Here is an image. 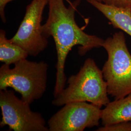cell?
<instances>
[{"label":"cell","mask_w":131,"mask_h":131,"mask_svg":"<svg viewBox=\"0 0 131 131\" xmlns=\"http://www.w3.org/2000/svg\"><path fill=\"white\" fill-rule=\"evenodd\" d=\"M49 0H32L27 5L19 29L10 40L23 48L29 56H37L48 45L42 33V15Z\"/></svg>","instance_id":"6"},{"label":"cell","mask_w":131,"mask_h":131,"mask_svg":"<svg viewBox=\"0 0 131 131\" xmlns=\"http://www.w3.org/2000/svg\"><path fill=\"white\" fill-rule=\"evenodd\" d=\"M103 3L118 8H131V0H103Z\"/></svg>","instance_id":"12"},{"label":"cell","mask_w":131,"mask_h":131,"mask_svg":"<svg viewBox=\"0 0 131 131\" xmlns=\"http://www.w3.org/2000/svg\"><path fill=\"white\" fill-rule=\"evenodd\" d=\"M102 47L108 55L102 70L108 94L115 100L123 98L131 93V54L123 32L106 38Z\"/></svg>","instance_id":"4"},{"label":"cell","mask_w":131,"mask_h":131,"mask_svg":"<svg viewBox=\"0 0 131 131\" xmlns=\"http://www.w3.org/2000/svg\"><path fill=\"white\" fill-rule=\"evenodd\" d=\"M131 121V93L123 98L110 102L102 110L103 126Z\"/></svg>","instance_id":"9"},{"label":"cell","mask_w":131,"mask_h":131,"mask_svg":"<svg viewBox=\"0 0 131 131\" xmlns=\"http://www.w3.org/2000/svg\"><path fill=\"white\" fill-rule=\"evenodd\" d=\"M96 131H131V121L118 122L99 127Z\"/></svg>","instance_id":"11"},{"label":"cell","mask_w":131,"mask_h":131,"mask_svg":"<svg viewBox=\"0 0 131 131\" xmlns=\"http://www.w3.org/2000/svg\"><path fill=\"white\" fill-rule=\"evenodd\" d=\"M81 0H75L67 7L64 0H49V13L42 25L43 35L54 39L57 53L56 81L54 97L65 88L67 81L65 67L67 57L72 48L79 46V54L84 56L94 48L102 47L104 40L85 33L75 20V13Z\"/></svg>","instance_id":"1"},{"label":"cell","mask_w":131,"mask_h":131,"mask_svg":"<svg viewBox=\"0 0 131 131\" xmlns=\"http://www.w3.org/2000/svg\"><path fill=\"white\" fill-rule=\"evenodd\" d=\"M28 53L23 48L7 39L6 32L0 30V61L10 66L16 62L27 58Z\"/></svg>","instance_id":"10"},{"label":"cell","mask_w":131,"mask_h":131,"mask_svg":"<svg viewBox=\"0 0 131 131\" xmlns=\"http://www.w3.org/2000/svg\"><path fill=\"white\" fill-rule=\"evenodd\" d=\"M67 84L68 86L52 101L54 106L59 107L71 102H84L101 108L110 102L102 70L91 58L85 60L76 74L70 76Z\"/></svg>","instance_id":"2"},{"label":"cell","mask_w":131,"mask_h":131,"mask_svg":"<svg viewBox=\"0 0 131 131\" xmlns=\"http://www.w3.org/2000/svg\"><path fill=\"white\" fill-rule=\"evenodd\" d=\"M101 108L84 102L66 103L49 119V131H83L97 126L101 120Z\"/></svg>","instance_id":"7"},{"label":"cell","mask_w":131,"mask_h":131,"mask_svg":"<svg viewBox=\"0 0 131 131\" xmlns=\"http://www.w3.org/2000/svg\"><path fill=\"white\" fill-rule=\"evenodd\" d=\"M86 1L103 14L114 28L121 30L131 37V8H118L97 0Z\"/></svg>","instance_id":"8"},{"label":"cell","mask_w":131,"mask_h":131,"mask_svg":"<svg viewBox=\"0 0 131 131\" xmlns=\"http://www.w3.org/2000/svg\"><path fill=\"white\" fill-rule=\"evenodd\" d=\"M30 105L18 98L13 91L0 90L1 127L7 125L14 131H49L41 114L33 111Z\"/></svg>","instance_id":"5"},{"label":"cell","mask_w":131,"mask_h":131,"mask_svg":"<svg viewBox=\"0 0 131 131\" xmlns=\"http://www.w3.org/2000/svg\"><path fill=\"white\" fill-rule=\"evenodd\" d=\"M14 0H0V17L2 21L5 23L6 18L5 14V8L9 3Z\"/></svg>","instance_id":"13"},{"label":"cell","mask_w":131,"mask_h":131,"mask_svg":"<svg viewBox=\"0 0 131 131\" xmlns=\"http://www.w3.org/2000/svg\"><path fill=\"white\" fill-rule=\"evenodd\" d=\"M13 68L3 64L0 68V90L11 88L24 102L31 104L41 98L47 88L48 65L44 61L26 58L16 62Z\"/></svg>","instance_id":"3"},{"label":"cell","mask_w":131,"mask_h":131,"mask_svg":"<svg viewBox=\"0 0 131 131\" xmlns=\"http://www.w3.org/2000/svg\"><path fill=\"white\" fill-rule=\"evenodd\" d=\"M97 1H99V2H103V0H97Z\"/></svg>","instance_id":"14"}]
</instances>
